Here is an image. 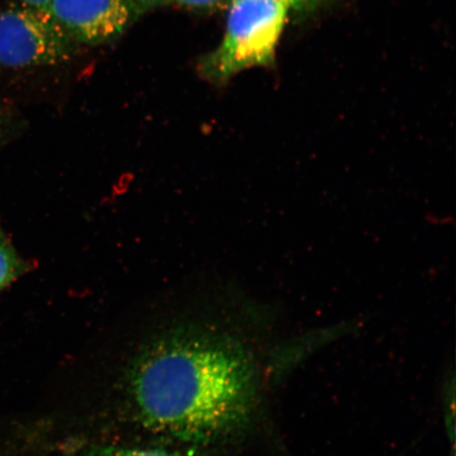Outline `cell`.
Returning <instances> with one entry per match:
<instances>
[{"mask_svg":"<svg viewBox=\"0 0 456 456\" xmlns=\"http://www.w3.org/2000/svg\"><path fill=\"white\" fill-rule=\"evenodd\" d=\"M224 36L199 61L200 77L224 87L252 68L272 67L290 10L284 0H231Z\"/></svg>","mask_w":456,"mask_h":456,"instance_id":"7a4b0ae2","label":"cell"},{"mask_svg":"<svg viewBox=\"0 0 456 456\" xmlns=\"http://www.w3.org/2000/svg\"><path fill=\"white\" fill-rule=\"evenodd\" d=\"M71 41L47 10L26 5L0 11V66L10 69L62 64L76 55Z\"/></svg>","mask_w":456,"mask_h":456,"instance_id":"3957f363","label":"cell"},{"mask_svg":"<svg viewBox=\"0 0 456 456\" xmlns=\"http://www.w3.org/2000/svg\"><path fill=\"white\" fill-rule=\"evenodd\" d=\"M258 370L238 341L171 336L136 359L129 393L142 425L159 435L213 443L240 430L255 411Z\"/></svg>","mask_w":456,"mask_h":456,"instance_id":"6da1fadb","label":"cell"},{"mask_svg":"<svg viewBox=\"0 0 456 456\" xmlns=\"http://www.w3.org/2000/svg\"><path fill=\"white\" fill-rule=\"evenodd\" d=\"M47 11L72 42H111L142 12L134 0H50Z\"/></svg>","mask_w":456,"mask_h":456,"instance_id":"277c9868","label":"cell"},{"mask_svg":"<svg viewBox=\"0 0 456 456\" xmlns=\"http://www.w3.org/2000/svg\"><path fill=\"white\" fill-rule=\"evenodd\" d=\"M26 271V262L0 228V293Z\"/></svg>","mask_w":456,"mask_h":456,"instance_id":"5b68a950","label":"cell"},{"mask_svg":"<svg viewBox=\"0 0 456 456\" xmlns=\"http://www.w3.org/2000/svg\"><path fill=\"white\" fill-rule=\"evenodd\" d=\"M231 0H165V4H175L188 9L213 11L227 8Z\"/></svg>","mask_w":456,"mask_h":456,"instance_id":"52a82bcc","label":"cell"},{"mask_svg":"<svg viewBox=\"0 0 456 456\" xmlns=\"http://www.w3.org/2000/svg\"><path fill=\"white\" fill-rule=\"evenodd\" d=\"M284 2L289 5L290 9H293L302 7V5L311 4L313 2H316V0H284Z\"/></svg>","mask_w":456,"mask_h":456,"instance_id":"30bf717a","label":"cell"},{"mask_svg":"<svg viewBox=\"0 0 456 456\" xmlns=\"http://www.w3.org/2000/svg\"><path fill=\"white\" fill-rule=\"evenodd\" d=\"M3 129H4L3 128V124H2V122H0V139L3 138Z\"/></svg>","mask_w":456,"mask_h":456,"instance_id":"8fae6325","label":"cell"},{"mask_svg":"<svg viewBox=\"0 0 456 456\" xmlns=\"http://www.w3.org/2000/svg\"><path fill=\"white\" fill-rule=\"evenodd\" d=\"M20 4L39 10H47L50 0H17Z\"/></svg>","mask_w":456,"mask_h":456,"instance_id":"ba28073f","label":"cell"},{"mask_svg":"<svg viewBox=\"0 0 456 456\" xmlns=\"http://www.w3.org/2000/svg\"><path fill=\"white\" fill-rule=\"evenodd\" d=\"M85 456H193L174 450L145 447H110L94 449Z\"/></svg>","mask_w":456,"mask_h":456,"instance_id":"8992f818","label":"cell"},{"mask_svg":"<svg viewBox=\"0 0 456 456\" xmlns=\"http://www.w3.org/2000/svg\"><path fill=\"white\" fill-rule=\"evenodd\" d=\"M134 2L139 5L142 12L165 4V0H134Z\"/></svg>","mask_w":456,"mask_h":456,"instance_id":"9c48e42d","label":"cell"}]
</instances>
